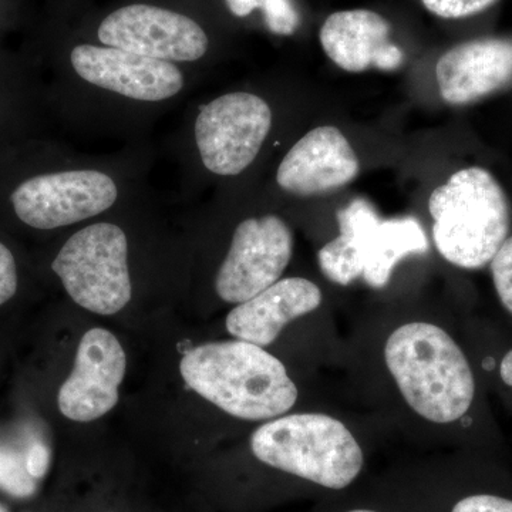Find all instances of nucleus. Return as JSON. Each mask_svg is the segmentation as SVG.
<instances>
[{
  "label": "nucleus",
  "mask_w": 512,
  "mask_h": 512,
  "mask_svg": "<svg viewBox=\"0 0 512 512\" xmlns=\"http://www.w3.org/2000/svg\"><path fill=\"white\" fill-rule=\"evenodd\" d=\"M52 45L57 109L77 136L147 140L202 77L200 70L82 39L67 25H52Z\"/></svg>",
  "instance_id": "obj_1"
},
{
  "label": "nucleus",
  "mask_w": 512,
  "mask_h": 512,
  "mask_svg": "<svg viewBox=\"0 0 512 512\" xmlns=\"http://www.w3.org/2000/svg\"><path fill=\"white\" fill-rule=\"evenodd\" d=\"M49 158L6 192L16 220L36 231L80 228L156 194V150L147 140L107 154L60 148Z\"/></svg>",
  "instance_id": "obj_2"
},
{
  "label": "nucleus",
  "mask_w": 512,
  "mask_h": 512,
  "mask_svg": "<svg viewBox=\"0 0 512 512\" xmlns=\"http://www.w3.org/2000/svg\"><path fill=\"white\" fill-rule=\"evenodd\" d=\"M274 128L271 101L251 90H231L190 104L168 140L181 171L183 194L247 174L264 153Z\"/></svg>",
  "instance_id": "obj_3"
},
{
  "label": "nucleus",
  "mask_w": 512,
  "mask_h": 512,
  "mask_svg": "<svg viewBox=\"0 0 512 512\" xmlns=\"http://www.w3.org/2000/svg\"><path fill=\"white\" fill-rule=\"evenodd\" d=\"M210 0H114L70 23L82 39L204 72L221 47Z\"/></svg>",
  "instance_id": "obj_4"
},
{
  "label": "nucleus",
  "mask_w": 512,
  "mask_h": 512,
  "mask_svg": "<svg viewBox=\"0 0 512 512\" xmlns=\"http://www.w3.org/2000/svg\"><path fill=\"white\" fill-rule=\"evenodd\" d=\"M180 372L190 389L242 420L275 419L298 400L284 363L244 340L197 346L185 353Z\"/></svg>",
  "instance_id": "obj_5"
},
{
  "label": "nucleus",
  "mask_w": 512,
  "mask_h": 512,
  "mask_svg": "<svg viewBox=\"0 0 512 512\" xmlns=\"http://www.w3.org/2000/svg\"><path fill=\"white\" fill-rule=\"evenodd\" d=\"M387 369L407 404L433 423H453L473 404L476 382L453 338L426 322L400 326L384 348Z\"/></svg>",
  "instance_id": "obj_6"
},
{
  "label": "nucleus",
  "mask_w": 512,
  "mask_h": 512,
  "mask_svg": "<svg viewBox=\"0 0 512 512\" xmlns=\"http://www.w3.org/2000/svg\"><path fill=\"white\" fill-rule=\"evenodd\" d=\"M429 211L437 251L458 268L490 264L510 232V202L483 167L463 168L451 175L431 192Z\"/></svg>",
  "instance_id": "obj_7"
},
{
  "label": "nucleus",
  "mask_w": 512,
  "mask_h": 512,
  "mask_svg": "<svg viewBox=\"0 0 512 512\" xmlns=\"http://www.w3.org/2000/svg\"><path fill=\"white\" fill-rule=\"evenodd\" d=\"M128 207L74 229L50 264L73 302L97 315H116L134 296Z\"/></svg>",
  "instance_id": "obj_8"
},
{
  "label": "nucleus",
  "mask_w": 512,
  "mask_h": 512,
  "mask_svg": "<svg viewBox=\"0 0 512 512\" xmlns=\"http://www.w3.org/2000/svg\"><path fill=\"white\" fill-rule=\"evenodd\" d=\"M251 448L262 463L332 490L348 487L363 467V451L353 434L326 414L269 421L255 431Z\"/></svg>",
  "instance_id": "obj_9"
},
{
  "label": "nucleus",
  "mask_w": 512,
  "mask_h": 512,
  "mask_svg": "<svg viewBox=\"0 0 512 512\" xmlns=\"http://www.w3.org/2000/svg\"><path fill=\"white\" fill-rule=\"evenodd\" d=\"M292 254V229L281 215H249L235 225L215 272V292L227 303L248 301L282 278Z\"/></svg>",
  "instance_id": "obj_10"
},
{
  "label": "nucleus",
  "mask_w": 512,
  "mask_h": 512,
  "mask_svg": "<svg viewBox=\"0 0 512 512\" xmlns=\"http://www.w3.org/2000/svg\"><path fill=\"white\" fill-rule=\"evenodd\" d=\"M126 375V353L106 329H90L77 348L69 379L60 389L57 403L67 419L87 423L100 419L119 402V387Z\"/></svg>",
  "instance_id": "obj_11"
},
{
  "label": "nucleus",
  "mask_w": 512,
  "mask_h": 512,
  "mask_svg": "<svg viewBox=\"0 0 512 512\" xmlns=\"http://www.w3.org/2000/svg\"><path fill=\"white\" fill-rule=\"evenodd\" d=\"M359 158L338 127L320 126L299 138L279 161L275 185L292 197H315L352 183Z\"/></svg>",
  "instance_id": "obj_12"
},
{
  "label": "nucleus",
  "mask_w": 512,
  "mask_h": 512,
  "mask_svg": "<svg viewBox=\"0 0 512 512\" xmlns=\"http://www.w3.org/2000/svg\"><path fill=\"white\" fill-rule=\"evenodd\" d=\"M392 35V23L376 10L346 9L325 19L319 42L325 55L345 72H396L406 56Z\"/></svg>",
  "instance_id": "obj_13"
},
{
  "label": "nucleus",
  "mask_w": 512,
  "mask_h": 512,
  "mask_svg": "<svg viewBox=\"0 0 512 512\" xmlns=\"http://www.w3.org/2000/svg\"><path fill=\"white\" fill-rule=\"evenodd\" d=\"M441 99L467 106L512 84V39L480 37L446 50L436 64Z\"/></svg>",
  "instance_id": "obj_14"
},
{
  "label": "nucleus",
  "mask_w": 512,
  "mask_h": 512,
  "mask_svg": "<svg viewBox=\"0 0 512 512\" xmlns=\"http://www.w3.org/2000/svg\"><path fill=\"white\" fill-rule=\"evenodd\" d=\"M322 303V291L305 278L279 279L248 301L238 303L227 316L234 338L254 345H271L292 320L308 315Z\"/></svg>",
  "instance_id": "obj_15"
},
{
  "label": "nucleus",
  "mask_w": 512,
  "mask_h": 512,
  "mask_svg": "<svg viewBox=\"0 0 512 512\" xmlns=\"http://www.w3.org/2000/svg\"><path fill=\"white\" fill-rule=\"evenodd\" d=\"M382 220L372 202L356 198L338 211L339 235L319 251L320 271L333 284L349 285L365 272L366 249Z\"/></svg>",
  "instance_id": "obj_16"
},
{
  "label": "nucleus",
  "mask_w": 512,
  "mask_h": 512,
  "mask_svg": "<svg viewBox=\"0 0 512 512\" xmlns=\"http://www.w3.org/2000/svg\"><path fill=\"white\" fill-rule=\"evenodd\" d=\"M429 251V239L416 218L380 220L373 229L366 249L363 278L372 288L389 284L394 266L406 256Z\"/></svg>",
  "instance_id": "obj_17"
},
{
  "label": "nucleus",
  "mask_w": 512,
  "mask_h": 512,
  "mask_svg": "<svg viewBox=\"0 0 512 512\" xmlns=\"http://www.w3.org/2000/svg\"><path fill=\"white\" fill-rule=\"evenodd\" d=\"M215 12L231 22L255 23L274 37L288 39L301 30L298 0H210Z\"/></svg>",
  "instance_id": "obj_18"
},
{
  "label": "nucleus",
  "mask_w": 512,
  "mask_h": 512,
  "mask_svg": "<svg viewBox=\"0 0 512 512\" xmlns=\"http://www.w3.org/2000/svg\"><path fill=\"white\" fill-rule=\"evenodd\" d=\"M0 490L20 498L36 491V478L30 476L26 458L3 446H0Z\"/></svg>",
  "instance_id": "obj_19"
},
{
  "label": "nucleus",
  "mask_w": 512,
  "mask_h": 512,
  "mask_svg": "<svg viewBox=\"0 0 512 512\" xmlns=\"http://www.w3.org/2000/svg\"><path fill=\"white\" fill-rule=\"evenodd\" d=\"M430 15L444 20L473 18L494 6L498 0H419Z\"/></svg>",
  "instance_id": "obj_20"
},
{
  "label": "nucleus",
  "mask_w": 512,
  "mask_h": 512,
  "mask_svg": "<svg viewBox=\"0 0 512 512\" xmlns=\"http://www.w3.org/2000/svg\"><path fill=\"white\" fill-rule=\"evenodd\" d=\"M490 264L498 298L504 308L512 313V237L505 239Z\"/></svg>",
  "instance_id": "obj_21"
},
{
  "label": "nucleus",
  "mask_w": 512,
  "mask_h": 512,
  "mask_svg": "<svg viewBox=\"0 0 512 512\" xmlns=\"http://www.w3.org/2000/svg\"><path fill=\"white\" fill-rule=\"evenodd\" d=\"M19 288L18 262L8 245L0 241V305L10 301Z\"/></svg>",
  "instance_id": "obj_22"
},
{
  "label": "nucleus",
  "mask_w": 512,
  "mask_h": 512,
  "mask_svg": "<svg viewBox=\"0 0 512 512\" xmlns=\"http://www.w3.org/2000/svg\"><path fill=\"white\" fill-rule=\"evenodd\" d=\"M451 512H512V501L497 495H470L458 501Z\"/></svg>",
  "instance_id": "obj_23"
},
{
  "label": "nucleus",
  "mask_w": 512,
  "mask_h": 512,
  "mask_svg": "<svg viewBox=\"0 0 512 512\" xmlns=\"http://www.w3.org/2000/svg\"><path fill=\"white\" fill-rule=\"evenodd\" d=\"M93 0H52V25H70L87 10L92 9Z\"/></svg>",
  "instance_id": "obj_24"
},
{
  "label": "nucleus",
  "mask_w": 512,
  "mask_h": 512,
  "mask_svg": "<svg viewBox=\"0 0 512 512\" xmlns=\"http://www.w3.org/2000/svg\"><path fill=\"white\" fill-rule=\"evenodd\" d=\"M49 463V448L42 443L33 444L26 456V468H28L30 476L36 480L45 476Z\"/></svg>",
  "instance_id": "obj_25"
},
{
  "label": "nucleus",
  "mask_w": 512,
  "mask_h": 512,
  "mask_svg": "<svg viewBox=\"0 0 512 512\" xmlns=\"http://www.w3.org/2000/svg\"><path fill=\"white\" fill-rule=\"evenodd\" d=\"M500 376L505 384L512 387V350L504 356L500 366Z\"/></svg>",
  "instance_id": "obj_26"
},
{
  "label": "nucleus",
  "mask_w": 512,
  "mask_h": 512,
  "mask_svg": "<svg viewBox=\"0 0 512 512\" xmlns=\"http://www.w3.org/2000/svg\"><path fill=\"white\" fill-rule=\"evenodd\" d=\"M349 512H377V511H370V510H355V511H349Z\"/></svg>",
  "instance_id": "obj_27"
},
{
  "label": "nucleus",
  "mask_w": 512,
  "mask_h": 512,
  "mask_svg": "<svg viewBox=\"0 0 512 512\" xmlns=\"http://www.w3.org/2000/svg\"><path fill=\"white\" fill-rule=\"evenodd\" d=\"M0 512H8V511H6V508H5V507H3V505H2V504H0Z\"/></svg>",
  "instance_id": "obj_28"
}]
</instances>
